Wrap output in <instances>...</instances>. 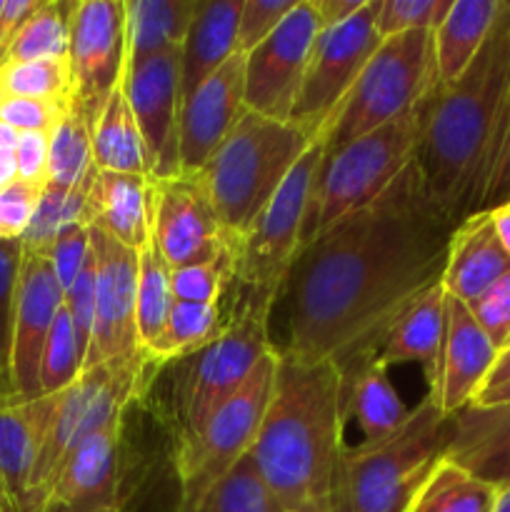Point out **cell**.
<instances>
[{"instance_id": "6da1fadb", "label": "cell", "mask_w": 510, "mask_h": 512, "mask_svg": "<svg viewBox=\"0 0 510 512\" xmlns=\"http://www.w3.org/2000/svg\"><path fill=\"white\" fill-rule=\"evenodd\" d=\"M453 230L413 160L380 198L300 250L283 290L280 353L333 360L340 373L378 358L395 320L440 283Z\"/></svg>"}, {"instance_id": "7a4b0ae2", "label": "cell", "mask_w": 510, "mask_h": 512, "mask_svg": "<svg viewBox=\"0 0 510 512\" xmlns=\"http://www.w3.org/2000/svg\"><path fill=\"white\" fill-rule=\"evenodd\" d=\"M510 118V0L465 73L435 90L425 108L418 168L455 225L478 213Z\"/></svg>"}, {"instance_id": "3957f363", "label": "cell", "mask_w": 510, "mask_h": 512, "mask_svg": "<svg viewBox=\"0 0 510 512\" xmlns=\"http://www.w3.org/2000/svg\"><path fill=\"white\" fill-rule=\"evenodd\" d=\"M343 428L338 365L280 353L268 410L248 455L285 512H330Z\"/></svg>"}, {"instance_id": "277c9868", "label": "cell", "mask_w": 510, "mask_h": 512, "mask_svg": "<svg viewBox=\"0 0 510 512\" xmlns=\"http://www.w3.org/2000/svg\"><path fill=\"white\" fill-rule=\"evenodd\" d=\"M455 420L425 398L398 430L340 455L330 512H408L435 465L448 455Z\"/></svg>"}, {"instance_id": "5b68a950", "label": "cell", "mask_w": 510, "mask_h": 512, "mask_svg": "<svg viewBox=\"0 0 510 512\" xmlns=\"http://www.w3.org/2000/svg\"><path fill=\"white\" fill-rule=\"evenodd\" d=\"M310 143L290 123L245 108L213 158L195 173L235 248Z\"/></svg>"}, {"instance_id": "8992f818", "label": "cell", "mask_w": 510, "mask_h": 512, "mask_svg": "<svg viewBox=\"0 0 510 512\" xmlns=\"http://www.w3.org/2000/svg\"><path fill=\"white\" fill-rule=\"evenodd\" d=\"M145 365V358L95 365L63 393L30 400L28 410L35 430L30 493L35 512H43L70 453L110 420L125 418L128 405L140 395Z\"/></svg>"}, {"instance_id": "52a82bcc", "label": "cell", "mask_w": 510, "mask_h": 512, "mask_svg": "<svg viewBox=\"0 0 510 512\" xmlns=\"http://www.w3.org/2000/svg\"><path fill=\"white\" fill-rule=\"evenodd\" d=\"M428 100L413 113L323 155L305 215L300 250L335 223L380 198L418 158Z\"/></svg>"}, {"instance_id": "ba28073f", "label": "cell", "mask_w": 510, "mask_h": 512, "mask_svg": "<svg viewBox=\"0 0 510 512\" xmlns=\"http://www.w3.org/2000/svg\"><path fill=\"white\" fill-rule=\"evenodd\" d=\"M435 90L438 70L433 33L410 30L383 38L330 120L323 135L325 153L413 113Z\"/></svg>"}, {"instance_id": "9c48e42d", "label": "cell", "mask_w": 510, "mask_h": 512, "mask_svg": "<svg viewBox=\"0 0 510 512\" xmlns=\"http://www.w3.org/2000/svg\"><path fill=\"white\" fill-rule=\"evenodd\" d=\"M270 300L235 298L223 333L190 358L178 360L173 383V410L178 440L190 438L205 420L238 393L260 360L275 350L270 340Z\"/></svg>"}, {"instance_id": "30bf717a", "label": "cell", "mask_w": 510, "mask_h": 512, "mask_svg": "<svg viewBox=\"0 0 510 512\" xmlns=\"http://www.w3.org/2000/svg\"><path fill=\"white\" fill-rule=\"evenodd\" d=\"M325 155V140L315 138L295 163L278 193L260 210L235 248V298L280 300L290 268L300 253L305 215L315 175Z\"/></svg>"}, {"instance_id": "8fae6325", "label": "cell", "mask_w": 510, "mask_h": 512, "mask_svg": "<svg viewBox=\"0 0 510 512\" xmlns=\"http://www.w3.org/2000/svg\"><path fill=\"white\" fill-rule=\"evenodd\" d=\"M278 348L260 360L248 383L230 395L203 428L190 438L178 440L175 473H178V512L193 508L223 475H228L253 450L263 415L273 393Z\"/></svg>"}, {"instance_id": "7c38bea8", "label": "cell", "mask_w": 510, "mask_h": 512, "mask_svg": "<svg viewBox=\"0 0 510 512\" xmlns=\"http://www.w3.org/2000/svg\"><path fill=\"white\" fill-rule=\"evenodd\" d=\"M378 10L380 0H368L358 15L333 28H323L315 40L303 88L290 113V125L310 140L323 138L365 63L378 50L383 40L378 33Z\"/></svg>"}, {"instance_id": "4fadbf2b", "label": "cell", "mask_w": 510, "mask_h": 512, "mask_svg": "<svg viewBox=\"0 0 510 512\" xmlns=\"http://www.w3.org/2000/svg\"><path fill=\"white\" fill-rule=\"evenodd\" d=\"M68 60L73 73L70 105L93 130L128 65L125 0H75Z\"/></svg>"}, {"instance_id": "5bb4252c", "label": "cell", "mask_w": 510, "mask_h": 512, "mask_svg": "<svg viewBox=\"0 0 510 512\" xmlns=\"http://www.w3.org/2000/svg\"><path fill=\"white\" fill-rule=\"evenodd\" d=\"M323 33L313 0H300L273 35L245 53V108L290 123L310 53Z\"/></svg>"}, {"instance_id": "9a60e30c", "label": "cell", "mask_w": 510, "mask_h": 512, "mask_svg": "<svg viewBox=\"0 0 510 512\" xmlns=\"http://www.w3.org/2000/svg\"><path fill=\"white\" fill-rule=\"evenodd\" d=\"M150 240L170 270L235 253L195 173L150 178Z\"/></svg>"}, {"instance_id": "2e32d148", "label": "cell", "mask_w": 510, "mask_h": 512, "mask_svg": "<svg viewBox=\"0 0 510 512\" xmlns=\"http://www.w3.org/2000/svg\"><path fill=\"white\" fill-rule=\"evenodd\" d=\"M63 300L65 293L50 268V260L38 253H23L15 285L5 403H30L40 398L43 350Z\"/></svg>"}, {"instance_id": "e0dca14e", "label": "cell", "mask_w": 510, "mask_h": 512, "mask_svg": "<svg viewBox=\"0 0 510 512\" xmlns=\"http://www.w3.org/2000/svg\"><path fill=\"white\" fill-rule=\"evenodd\" d=\"M90 248L95 255V325L85 370L115 360L145 358L135 330L138 253L95 228H90Z\"/></svg>"}, {"instance_id": "ac0fdd59", "label": "cell", "mask_w": 510, "mask_h": 512, "mask_svg": "<svg viewBox=\"0 0 510 512\" xmlns=\"http://www.w3.org/2000/svg\"><path fill=\"white\" fill-rule=\"evenodd\" d=\"M123 90L143 135L150 178L180 175V48L165 50L140 65L125 68Z\"/></svg>"}, {"instance_id": "d6986e66", "label": "cell", "mask_w": 510, "mask_h": 512, "mask_svg": "<svg viewBox=\"0 0 510 512\" xmlns=\"http://www.w3.org/2000/svg\"><path fill=\"white\" fill-rule=\"evenodd\" d=\"M43 512H123V418L110 420L70 453Z\"/></svg>"}, {"instance_id": "ffe728a7", "label": "cell", "mask_w": 510, "mask_h": 512, "mask_svg": "<svg viewBox=\"0 0 510 512\" xmlns=\"http://www.w3.org/2000/svg\"><path fill=\"white\" fill-rule=\"evenodd\" d=\"M245 110V53H235L180 108V173H200Z\"/></svg>"}, {"instance_id": "44dd1931", "label": "cell", "mask_w": 510, "mask_h": 512, "mask_svg": "<svg viewBox=\"0 0 510 512\" xmlns=\"http://www.w3.org/2000/svg\"><path fill=\"white\" fill-rule=\"evenodd\" d=\"M498 348L490 343L468 305L445 295V345L440 360L438 385L433 393L445 415H455L470 408L485 388L490 370H493Z\"/></svg>"}, {"instance_id": "7402d4cb", "label": "cell", "mask_w": 510, "mask_h": 512, "mask_svg": "<svg viewBox=\"0 0 510 512\" xmlns=\"http://www.w3.org/2000/svg\"><path fill=\"white\" fill-rule=\"evenodd\" d=\"M83 225L100 230L125 248L150 245V178L133 173L93 170L85 193Z\"/></svg>"}, {"instance_id": "603a6c76", "label": "cell", "mask_w": 510, "mask_h": 512, "mask_svg": "<svg viewBox=\"0 0 510 512\" xmlns=\"http://www.w3.org/2000/svg\"><path fill=\"white\" fill-rule=\"evenodd\" d=\"M505 273H510V258L495 235L490 213L460 220L450 235L448 258L440 275L445 295L468 305Z\"/></svg>"}, {"instance_id": "cb8c5ba5", "label": "cell", "mask_w": 510, "mask_h": 512, "mask_svg": "<svg viewBox=\"0 0 510 512\" xmlns=\"http://www.w3.org/2000/svg\"><path fill=\"white\" fill-rule=\"evenodd\" d=\"M243 0H200V8L180 45L183 103L238 53V20Z\"/></svg>"}, {"instance_id": "d4e9b609", "label": "cell", "mask_w": 510, "mask_h": 512, "mask_svg": "<svg viewBox=\"0 0 510 512\" xmlns=\"http://www.w3.org/2000/svg\"><path fill=\"white\" fill-rule=\"evenodd\" d=\"M445 345V290L435 283L425 290L398 320L380 348L378 360L390 368L398 363H418L430 393L438 385Z\"/></svg>"}, {"instance_id": "484cf974", "label": "cell", "mask_w": 510, "mask_h": 512, "mask_svg": "<svg viewBox=\"0 0 510 512\" xmlns=\"http://www.w3.org/2000/svg\"><path fill=\"white\" fill-rule=\"evenodd\" d=\"M340 378H343L345 420H358L365 443L390 435L410 415L398 390L390 383L388 368L378 358L363 360L355 368L343 370Z\"/></svg>"}, {"instance_id": "4316f807", "label": "cell", "mask_w": 510, "mask_h": 512, "mask_svg": "<svg viewBox=\"0 0 510 512\" xmlns=\"http://www.w3.org/2000/svg\"><path fill=\"white\" fill-rule=\"evenodd\" d=\"M503 0H453L443 23L433 30L438 88L465 73L493 30Z\"/></svg>"}, {"instance_id": "83f0119b", "label": "cell", "mask_w": 510, "mask_h": 512, "mask_svg": "<svg viewBox=\"0 0 510 512\" xmlns=\"http://www.w3.org/2000/svg\"><path fill=\"white\" fill-rule=\"evenodd\" d=\"M200 0H125V40L133 68L153 55L180 48Z\"/></svg>"}, {"instance_id": "f1b7e54d", "label": "cell", "mask_w": 510, "mask_h": 512, "mask_svg": "<svg viewBox=\"0 0 510 512\" xmlns=\"http://www.w3.org/2000/svg\"><path fill=\"white\" fill-rule=\"evenodd\" d=\"M35 430L28 403H0V512H35Z\"/></svg>"}, {"instance_id": "f546056e", "label": "cell", "mask_w": 510, "mask_h": 512, "mask_svg": "<svg viewBox=\"0 0 510 512\" xmlns=\"http://www.w3.org/2000/svg\"><path fill=\"white\" fill-rule=\"evenodd\" d=\"M93 165L110 173L148 175V153L123 83L115 88L93 128Z\"/></svg>"}, {"instance_id": "4dcf8cb0", "label": "cell", "mask_w": 510, "mask_h": 512, "mask_svg": "<svg viewBox=\"0 0 510 512\" xmlns=\"http://www.w3.org/2000/svg\"><path fill=\"white\" fill-rule=\"evenodd\" d=\"M225 318L220 303H183L175 300L165 320L163 333L145 353L148 363H170L185 360L213 343L223 333Z\"/></svg>"}, {"instance_id": "1f68e13d", "label": "cell", "mask_w": 510, "mask_h": 512, "mask_svg": "<svg viewBox=\"0 0 510 512\" xmlns=\"http://www.w3.org/2000/svg\"><path fill=\"white\" fill-rule=\"evenodd\" d=\"M495 498L498 488L445 455L418 490L408 512H490Z\"/></svg>"}, {"instance_id": "d6a6232c", "label": "cell", "mask_w": 510, "mask_h": 512, "mask_svg": "<svg viewBox=\"0 0 510 512\" xmlns=\"http://www.w3.org/2000/svg\"><path fill=\"white\" fill-rule=\"evenodd\" d=\"M173 303L170 268L150 240L148 248L138 253V298H135V330L143 355L163 333Z\"/></svg>"}, {"instance_id": "836d02e7", "label": "cell", "mask_w": 510, "mask_h": 512, "mask_svg": "<svg viewBox=\"0 0 510 512\" xmlns=\"http://www.w3.org/2000/svg\"><path fill=\"white\" fill-rule=\"evenodd\" d=\"M93 170V130L70 105L68 113L50 130L48 185L60 190L80 188Z\"/></svg>"}, {"instance_id": "e575fe53", "label": "cell", "mask_w": 510, "mask_h": 512, "mask_svg": "<svg viewBox=\"0 0 510 512\" xmlns=\"http://www.w3.org/2000/svg\"><path fill=\"white\" fill-rule=\"evenodd\" d=\"M73 8L75 3L40 0L35 13L25 20L23 28L15 35L3 63H10V60L68 58Z\"/></svg>"}, {"instance_id": "d590c367", "label": "cell", "mask_w": 510, "mask_h": 512, "mask_svg": "<svg viewBox=\"0 0 510 512\" xmlns=\"http://www.w3.org/2000/svg\"><path fill=\"white\" fill-rule=\"evenodd\" d=\"M185 512H285V508L260 478L253 458L245 455Z\"/></svg>"}, {"instance_id": "8d00e7d4", "label": "cell", "mask_w": 510, "mask_h": 512, "mask_svg": "<svg viewBox=\"0 0 510 512\" xmlns=\"http://www.w3.org/2000/svg\"><path fill=\"white\" fill-rule=\"evenodd\" d=\"M0 90L5 98L70 103L73 100L70 60H10V63L0 65Z\"/></svg>"}, {"instance_id": "74e56055", "label": "cell", "mask_w": 510, "mask_h": 512, "mask_svg": "<svg viewBox=\"0 0 510 512\" xmlns=\"http://www.w3.org/2000/svg\"><path fill=\"white\" fill-rule=\"evenodd\" d=\"M93 175V173H90ZM90 175L80 188L73 190H60L53 185H45L43 198H40L35 218L30 223L28 233L20 240L23 253H38L45 255L53 245L55 235L70 223H83V210H85V193H88Z\"/></svg>"}, {"instance_id": "f35d334b", "label": "cell", "mask_w": 510, "mask_h": 512, "mask_svg": "<svg viewBox=\"0 0 510 512\" xmlns=\"http://www.w3.org/2000/svg\"><path fill=\"white\" fill-rule=\"evenodd\" d=\"M85 370V350L80 345L78 333L70 323L65 305L55 315V323L50 328L48 343L43 350V363H40V395H55L68 390Z\"/></svg>"}, {"instance_id": "ab89813d", "label": "cell", "mask_w": 510, "mask_h": 512, "mask_svg": "<svg viewBox=\"0 0 510 512\" xmlns=\"http://www.w3.org/2000/svg\"><path fill=\"white\" fill-rule=\"evenodd\" d=\"M455 430L448 458H460L473 450L510 440V403L493 408H465L453 415Z\"/></svg>"}, {"instance_id": "60d3db41", "label": "cell", "mask_w": 510, "mask_h": 512, "mask_svg": "<svg viewBox=\"0 0 510 512\" xmlns=\"http://www.w3.org/2000/svg\"><path fill=\"white\" fill-rule=\"evenodd\" d=\"M235 283V253H225L208 263L170 270L173 298L183 303H220Z\"/></svg>"}, {"instance_id": "b9f144b4", "label": "cell", "mask_w": 510, "mask_h": 512, "mask_svg": "<svg viewBox=\"0 0 510 512\" xmlns=\"http://www.w3.org/2000/svg\"><path fill=\"white\" fill-rule=\"evenodd\" d=\"M450 5H453V0H380V38L410 33V30H430L433 33L443 23Z\"/></svg>"}, {"instance_id": "7bdbcfd3", "label": "cell", "mask_w": 510, "mask_h": 512, "mask_svg": "<svg viewBox=\"0 0 510 512\" xmlns=\"http://www.w3.org/2000/svg\"><path fill=\"white\" fill-rule=\"evenodd\" d=\"M20 260H23L20 243H3L0 240V403H5V388H8L10 328H13L15 285H18Z\"/></svg>"}, {"instance_id": "ee69618b", "label": "cell", "mask_w": 510, "mask_h": 512, "mask_svg": "<svg viewBox=\"0 0 510 512\" xmlns=\"http://www.w3.org/2000/svg\"><path fill=\"white\" fill-rule=\"evenodd\" d=\"M43 190L45 185L25 183V180H15V183L0 188V240L3 243L23 240L33 223Z\"/></svg>"}, {"instance_id": "f6af8a7d", "label": "cell", "mask_w": 510, "mask_h": 512, "mask_svg": "<svg viewBox=\"0 0 510 512\" xmlns=\"http://www.w3.org/2000/svg\"><path fill=\"white\" fill-rule=\"evenodd\" d=\"M468 310L498 353L510 345V273L495 280L485 293L468 303Z\"/></svg>"}, {"instance_id": "bcb514c9", "label": "cell", "mask_w": 510, "mask_h": 512, "mask_svg": "<svg viewBox=\"0 0 510 512\" xmlns=\"http://www.w3.org/2000/svg\"><path fill=\"white\" fill-rule=\"evenodd\" d=\"M45 258L50 260V268H53L55 278H58L60 288L65 290L75 283V278L80 275V270L85 268L90 258V228L83 223H70L55 235L53 245L45 253Z\"/></svg>"}, {"instance_id": "7dc6e473", "label": "cell", "mask_w": 510, "mask_h": 512, "mask_svg": "<svg viewBox=\"0 0 510 512\" xmlns=\"http://www.w3.org/2000/svg\"><path fill=\"white\" fill-rule=\"evenodd\" d=\"M300 0H243L238 20V53H250L275 33Z\"/></svg>"}, {"instance_id": "c3c4849f", "label": "cell", "mask_w": 510, "mask_h": 512, "mask_svg": "<svg viewBox=\"0 0 510 512\" xmlns=\"http://www.w3.org/2000/svg\"><path fill=\"white\" fill-rule=\"evenodd\" d=\"M70 103H50L33 98L0 100V120L18 133H50L68 113Z\"/></svg>"}, {"instance_id": "681fc988", "label": "cell", "mask_w": 510, "mask_h": 512, "mask_svg": "<svg viewBox=\"0 0 510 512\" xmlns=\"http://www.w3.org/2000/svg\"><path fill=\"white\" fill-rule=\"evenodd\" d=\"M65 313H68L70 323H73L75 333H78L80 345L88 358L90 338H93V325H95V255L90 248V258L75 283L65 290Z\"/></svg>"}, {"instance_id": "f907efd6", "label": "cell", "mask_w": 510, "mask_h": 512, "mask_svg": "<svg viewBox=\"0 0 510 512\" xmlns=\"http://www.w3.org/2000/svg\"><path fill=\"white\" fill-rule=\"evenodd\" d=\"M468 468L470 473L478 475L480 480L490 483L493 488L505 490L510 488V440L500 445H490V448L473 450L460 458H450Z\"/></svg>"}, {"instance_id": "816d5d0a", "label": "cell", "mask_w": 510, "mask_h": 512, "mask_svg": "<svg viewBox=\"0 0 510 512\" xmlns=\"http://www.w3.org/2000/svg\"><path fill=\"white\" fill-rule=\"evenodd\" d=\"M50 133H18L15 160H18V180L35 185H48Z\"/></svg>"}, {"instance_id": "f5cc1de1", "label": "cell", "mask_w": 510, "mask_h": 512, "mask_svg": "<svg viewBox=\"0 0 510 512\" xmlns=\"http://www.w3.org/2000/svg\"><path fill=\"white\" fill-rule=\"evenodd\" d=\"M503 205H510V118L505 123L503 138H500L478 213H490V210H498Z\"/></svg>"}, {"instance_id": "db71d44e", "label": "cell", "mask_w": 510, "mask_h": 512, "mask_svg": "<svg viewBox=\"0 0 510 512\" xmlns=\"http://www.w3.org/2000/svg\"><path fill=\"white\" fill-rule=\"evenodd\" d=\"M313 3L323 28H333V25H340L353 18V15H358L368 0H313Z\"/></svg>"}, {"instance_id": "11a10c76", "label": "cell", "mask_w": 510, "mask_h": 512, "mask_svg": "<svg viewBox=\"0 0 510 512\" xmlns=\"http://www.w3.org/2000/svg\"><path fill=\"white\" fill-rule=\"evenodd\" d=\"M508 383H510V345H505V348L498 353V358H495L493 370H490L488 380H485L483 393H488V390H495V388H503V385H508Z\"/></svg>"}, {"instance_id": "9f6ffc18", "label": "cell", "mask_w": 510, "mask_h": 512, "mask_svg": "<svg viewBox=\"0 0 510 512\" xmlns=\"http://www.w3.org/2000/svg\"><path fill=\"white\" fill-rule=\"evenodd\" d=\"M490 218H493L495 235H498L500 245H503V250L510 258V205H503V208L498 210H490Z\"/></svg>"}, {"instance_id": "6f0895ef", "label": "cell", "mask_w": 510, "mask_h": 512, "mask_svg": "<svg viewBox=\"0 0 510 512\" xmlns=\"http://www.w3.org/2000/svg\"><path fill=\"white\" fill-rule=\"evenodd\" d=\"M18 180V160H15V150H5L0 153V188L15 183Z\"/></svg>"}, {"instance_id": "680465c9", "label": "cell", "mask_w": 510, "mask_h": 512, "mask_svg": "<svg viewBox=\"0 0 510 512\" xmlns=\"http://www.w3.org/2000/svg\"><path fill=\"white\" fill-rule=\"evenodd\" d=\"M510 403V383L503 385V388H495V390H488V393L478 395V400H475L470 408H493V405H505Z\"/></svg>"}, {"instance_id": "91938a15", "label": "cell", "mask_w": 510, "mask_h": 512, "mask_svg": "<svg viewBox=\"0 0 510 512\" xmlns=\"http://www.w3.org/2000/svg\"><path fill=\"white\" fill-rule=\"evenodd\" d=\"M15 145H18V130H13L10 125H5L3 120H0V153L15 150Z\"/></svg>"}, {"instance_id": "94428289", "label": "cell", "mask_w": 510, "mask_h": 512, "mask_svg": "<svg viewBox=\"0 0 510 512\" xmlns=\"http://www.w3.org/2000/svg\"><path fill=\"white\" fill-rule=\"evenodd\" d=\"M490 512H510V488L498 490V498H495V505Z\"/></svg>"}, {"instance_id": "6125c7cd", "label": "cell", "mask_w": 510, "mask_h": 512, "mask_svg": "<svg viewBox=\"0 0 510 512\" xmlns=\"http://www.w3.org/2000/svg\"><path fill=\"white\" fill-rule=\"evenodd\" d=\"M3 5H5V0H0V15H3Z\"/></svg>"}, {"instance_id": "be15d7a7", "label": "cell", "mask_w": 510, "mask_h": 512, "mask_svg": "<svg viewBox=\"0 0 510 512\" xmlns=\"http://www.w3.org/2000/svg\"><path fill=\"white\" fill-rule=\"evenodd\" d=\"M5 98V95H3V90H0V100H3Z\"/></svg>"}]
</instances>
